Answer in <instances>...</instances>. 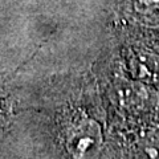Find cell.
Returning a JSON list of instances; mask_svg holds the SVG:
<instances>
[{"label": "cell", "instance_id": "4", "mask_svg": "<svg viewBox=\"0 0 159 159\" xmlns=\"http://www.w3.org/2000/svg\"><path fill=\"white\" fill-rule=\"evenodd\" d=\"M126 65L134 80L143 84L159 82V52L151 47L137 44L126 49Z\"/></svg>", "mask_w": 159, "mask_h": 159}, {"label": "cell", "instance_id": "5", "mask_svg": "<svg viewBox=\"0 0 159 159\" xmlns=\"http://www.w3.org/2000/svg\"><path fill=\"white\" fill-rule=\"evenodd\" d=\"M131 12L146 23H159V0H130Z\"/></svg>", "mask_w": 159, "mask_h": 159}, {"label": "cell", "instance_id": "1", "mask_svg": "<svg viewBox=\"0 0 159 159\" xmlns=\"http://www.w3.org/2000/svg\"><path fill=\"white\" fill-rule=\"evenodd\" d=\"M24 107L37 159H106L113 154L97 81L88 70L24 85Z\"/></svg>", "mask_w": 159, "mask_h": 159}, {"label": "cell", "instance_id": "2", "mask_svg": "<svg viewBox=\"0 0 159 159\" xmlns=\"http://www.w3.org/2000/svg\"><path fill=\"white\" fill-rule=\"evenodd\" d=\"M13 135L25 137L24 85L17 77L0 74V147ZM29 142V141H28Z\"/></svg>", "mask_w": 159, "mask_h": 159}, {"label": "cell", "instance_id": "3", "mask_svg": "<svg viewBox=\"0 0 159 159\" xmlns=\"http://www.w3.org/2000/svg\"><path fill=\"white\" fill-rule=\"evenodd\" d=\"M109 98L121 111L130 114L150 113L157 103V96L152 90L143 86V82L117 76L109 84Z\"/></svg>", "mask_w": 159, "mask_h": 159}]
</instances>
